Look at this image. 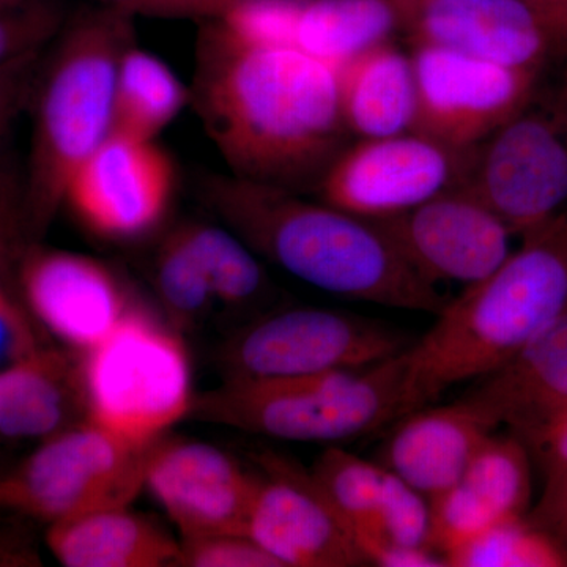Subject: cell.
Returning a JSON list of instances; mask_svg holds the SVG:
<instances>
[{
	"label": "cell",
	"instance_id": "30bf717a",
	"mask_svg": "<svg viewBox=\"0 0 567 567\" xmlns=\"http://www.w3.org/2000/svg\"><path fill=\"white\" fill-rule=\"evenodd\" d=\"M475 151H457L413 132L350 142L315 193L350 215L388 218L464 186Z\"/></svg>",
	"mask_w": 567,
	"mask_h": 567
},
{
	"label": "cell",
	"instance_id": "ac0fdd59",
	"mask_svg": "<svg viewBox=\"0 0 567 567\" xmlns=\"http://www.w3.org/2000/svg\"><path fill=\"white\" fill-rule=\"evenodd\" d=\"M532 456L516 435L488 436L453 487L431 499L432 548L450 551L532 502Z\"/></svg>",
	"mask_w": 567,
	"mask_h": 567
},
{
	"label": "cell",
	"instance_id": "4316f807",
	"mask_svg": "<svg viewBox=\"0 0 567 567\" xmlns=\"http://www.w3.org/2000/svg\"><path fill=\"white\" fill-rule=\"evenodd\" d=\"M183 230L203 262L215 301L249 308L268 297L271 282L262 264L234 230L199 223L185 224Z\"/></svg>",
	"mask_w": 567,
	"mask_h": 567
},
{
	"label": "cell",
	"instance_id": "ab89813d",
	"mask_svg": "<svg viewBox=\"0 0 567 567\" xmlns=\"http://www.w3.org/2000/svg\"><path fill=\"white\" fill-rule=\"evenodd\" d=\"M22 2V0H0V7L11 6V3Z\"/></svg>",
	"mask_w": 567,
	"mask_h": 567
},
{
	"label": "cell",
	"instance_id": "9a60e30c",
	"mask_svg": "<svg viewBox=\"0 0 567 567\" xmlns=\"http://www.w3.org/2000/svg\"><path fill=\"white\" fill-rule=\"evenodd\" d=\"M257 486L259 473L194 440L162 436L145 465L144 487L181 529L182 539L246 535Z\"/></svg>",
	"mask_w": 567,
	"mask_h": 567
},
{
	"label": "cell",
	"instance_id": "d6986e66",
	"mask_svg": "<svg viewBox=\"0 0 567 567\" xmlns=\"http://www.w3.org/2000/svg\"><path fill=\"white\" fill-rule=\"evenodd\" d=\"M464 399L528 446L567 409V312Z\"/></svg>",
	"mask_w": 567,
	"mask_h": 567
},
{
	"label": "cell",
	"instance_id": "f546056e",
	"mask_svg": "<svg viewBox=\"0 0 567 567\" xmlns=\"http://www.w3.org/2000/svg\"><path fill=\"white\" fill-rule=\"evenodd\" d=\"M379 533L383 544L434 550L431 499L390 470H386L383 481Z\"/></svg>",
	"mask_w": 567,
	"mask_h": 567
},
{
	"label": "cell",
	"instance_id": "4fadbf2b",
	"mask_svg": "<svg viewBox=\"0 0 567 567\" xmlns=\"http://www.w3.org/2000/svg\"><path fill=\"white\" fill-rule=\"evenodd\" d=\"M425 281L472 286L494 274L511 254L513 234L466 186L412 210L369 219Z\"/></svg>",
	"mask_w": 567,
	"mask_h": 567
},
{
	"label": "cell",
	"instance_id": "f35d334b",
	"mask_svg": "<svg viewBox=\"0 0 567 567\" xmlns=\"http://www.w3.org/2000/svg\"><path fill=\"white\" fill-rule=\"evenodd\" d=\"M567 50V0H524Z\"/></svg>",
	"mask_w": 567,
	"mask_h": 567
},
{
	"label": "cell",
	"instance_id": "60d3db41",
	"mask_svg": "<svg viewBox=\"0 0 567 567\" xmlns=\"http://www.w3.org/2000/svg\"><path fill=\"white\" fill-rule=\"evenodd\" d=\"M561 84H563V87H565L566 92H567V73H566V76L563 78Z\"/></svg>",
	"mask_w": 567,
	"mask_h": 567
},
{
	"label": "cell",
	"instance_id": "1f68e13d",
	"mask_svg": "<svg viewBox=\"0 0 567 567\" xmlns=\"http://www.w3.org/2000/svg\"><path fill=\"white\" fill-rule=\"evenodd\" d=\"M181 566L282 567L270 551L246 535H212L182 539Z\"/></svg>",
	"mask_w": 567,
	"mask_h": 567
},
{
	"label": "cell",
	"instance_id": "6da1fadb",
	"mask_svg": "<svg viewBox=\"0 0 567 567\" xmlns=\"http://www.w3.org/2000/svg\"><path fill=\"white\" fill-rule=\"evenodd\" d=\"M192 99L234 175L295 193L315 192L352 137L334 66L218 24L200 43Z\"/></svg>",
	"mask_w": 567,
	"mask_h": 567
},
{
	"label": "cell",
	"instance_id": "d4e9b609",
	"mask_svg": "<svg viewBox=\"0 0 567 567\" xmlns=\"http://www.w3.org/2000/svg\"><path fill=\"white\" fill-rule=\"evenodd\" d=\"M192 92L158 55L130 44L118 62L114 132L156 140L181 115Z\"/></svg>",
	"mask_w": 567,
	"mask_h": 567
},
{
	"label": "cell",
	"instance_id": "7402d4cb",
	"mask_svg": "<svg viewBox=\"0 0 567 567\" xmlns=\"http://www.w3.org/2000/svg\"><path fill=\"white\" fill-rule=\"evenodd\" d=\"M347 130L358 140L412 133L416 78L412 54L394 40L377 44L338 70Z\"/></svg>",
	"mask_w": 567,
	"mask_h": 567
},
{
	"label": "cell",
	"instance_id": "5bb4252c",
	"mask_svg": "<svg viewBox=\"0 0 567 567\" xmlns=\"http://www.w3.org/2000/svg\"><path fill=\"white\" fill-rule=\"evenodd\" d=\"M256 462L259 486L246 535L282 567L369 565L311 470L270 451L259 454Z\"/></svg>",
	"mask_w": 567,
	"mask_h": 567
},
{
	"label": "cell",
	"instance_id": "836d02e7",
	"mask_svg": "<svg viewBox=\"0 0 567 567\" xmlns=\"http://www.w3.org/2000/svg\"><path fill=\"white\" fill-rule=\"evenodd\" d=\"M39 349L31 322L0 276V371Z\"/></svg>",
	"mask_w": 567,
	"mask_h": 567
},
{
	"label": "cell",
	"instance_id": "484cf974",
	"mask_svg": "<svg viewBox=\"0 0 567 567\" xmlns=\"http://www.w3.org/2000/svg\"><path fill=\"white\" fill-rule=\"evenodd\" d=\"M385 472L379 462L364 461L336 446L323 451L311 468L312 477L352 533L369 565L385 546L379 533Z\"/></svg>",
	"mask_w": 567,
	"mask_h": 567
},
{
	"label": "cell",
	"instance_id": "4dcf8cb0",
	"mask_svg": "<svg viewBox=\"0 0 567 567\" xmlns=\"http://www.w3.org/2000/svg\"><path fill=\"white\" fill-rule=\"evenodd\" d=\"M61 28V13L51 3L22 0L0 7V65L43 50Z\"/></svg>",
	"mask_w": 567,
	"mask_h": 567
},
{
	"label": "cell",
	"instance_id": "3957f363",
	"mask_svg": "<svg viewBox=\"0 0 567 567\" xmlns=\"http://www.w3.org/2000/svg\"><path fill=\"white\" fill-rule=\"evenodd\" d=\"M565 312L567 215L525 234L517 251L447 300L431 330L405 350L402 416L502 368Z\"/></svg>",
	"mask_w": 567,
	"mask_h": 567
},
{
	"label": "cell",
	"instance_id": "83f0119b",
	"mask_svg": "<svg viewBox=\"0 0 567 567\" xmlns=\"http://www.w3.org/2000/svg\"><path fill=\"white\" fill-rule=\"evenodd\" d=\"M447 567H563L567 558L554 537L525 516L496 522L446 555Z\"/></svg>",
	"mask_w": 567,
	"mask_h": 567
},
{
	"label": "cell",
	"instance_id": "52a82bcc",
	"mask_svg": "<svg viewBox=\"0 0 567 567\" xmlns=\"http://www.w3.org/2000/svg\"><path fill=\"white\" fill-rule=\"evenodd\" d=\"M153 443L128 442L91 421L71 425L0 477V507L52 525L130 506L144 488Z\"/></svg>",
	"mask_w": 567,
	"mask_h": 567
},
{
	"label": "cell",
	"instance_id": "2e32d148",
	"mask_svg": "<svg viewBox=\"0 0 567 567\" xmlns=\"http://www.w3.org/2000/svg\"><path fill=\"white\" fill-rule=\"evenodd\" d=\"M402 35L540 73L567 59L561 41L524 0H410Z\"/></svg>",
	"mask_w": 567,
	"mask_h": 567
},
{
	"label": "cell",
	"instance_id": "b9f144b4",
	"mask_svg": "<svg viewBox=\"0 0 567 567\" xmlns=\"http://www.w3.org/2000/svg\"><path fill=\"white\" fill-rule=\"evenodd\" d=\"M224 2H226V6H229V3L233 2V0H224Z\"/></svg>",
	"mask_w": 567,
	"mask_h": 567
},
{
	"label": "cell",
	"instance_id": "d6a6232c",
	"mask_svg": "<svg viewBox=\"0 0 567 567\" xmlns=\"http://www.w3.org/2000/svg\"><path fill=\"white\" fill-rule=\"evenodd\" d=\"M43 50L28 52L0 65V144L35 91Z\"/></svg>",
	"mask_w": 567,
	"mask_h": 567
},
{
	"label": "cell",
	"instance_id": "e575fe53",
	"mask_svg": "<svg viewBox=\"0 0 567 567\" xmlns=\"http://www.w3.org/2000/svg\"><path fill=\"white\" fill-rule=\"evenodd\" d=\"M527 516L536 527L554 537L567 558V470L546 481L539 503Z\"/></svg>",
	"mask_w": 567,
	"mask_h": 567
},
{
	"label": "cell",
	"instance_id": "ffe728a7",
	"mask_svg": "<svg viewBox=\"0 0 567 567\" xmlns=\"http://www.w3.org/2000/svg\"><path fill=\"white\" fill-rule=\"evenodd\" d=\"M379 464L427 499L454 486L496 425L472 402L425 405L395 421Z\"/></svg>",
	"mask_w": 567,
	"mask_h": 567
},
{
	"label": "cell",
	"instance_id": "277c9868",
	"mask_svg": "<svg viewBox=\"0 0 567 567\" xmlns=\"http://www.w3.org/2000/svg\"><path fill=\"white\" fill-rule=\"evenodd\" d=\"M132 43L128 11L111 7L74 21L40 66L24 193L29 233L50 224L78 167L114 132L118 62Z\"/></svg>",
	"mask_w": 567,
	"mask_h": 567
},
{
	"label": "cell",
	"instance_id": "44dd1931",
	"mask_svg": "<svg viewBox=\"0 0 567 567\" xmlns=\"http://www.w3.org/2000/svg\"><path fill=\"white\" fill-rule=\"evenodd\" d=\"M87 421L80 364L39 349L0 371V436L50 439Z\"/></svg>",
	"mask_w": 567,
	"mask_h": 567
},
{
	"label": "cell",
	"instance_id": "e0dca14e",
	"mask_svg": "<svg viewBox=\"0 0 567 567\" xmlns=\"http://www.w3.org/2000/svg\"><path fill=\"white\" fill-rule=\"evenodd\" d=\"M18 275L32 315L82 353L100 344L130 309L117 276L84 254L32 248L22 254Z\"/></svg>",
	"mask_w": 567,
	"mask_h": 567
},
{
	"label": "cell",
	"instance_id": "7a4b0ae2",
	"mask_svg": "<svg viewBox=\"0 0 567 567\" xmlns=\"http://www.w3.org/2000/svg\"><path fill=\"white\" fill-rule=\"evenodd\" d=\"M204 193L257 256L323 292L434 316L447 303L369 219L237 175L208 178Z\"/></svg>",
	"mask_w": 567,
	"mask_h": 567
},
{
	"label": "cell",
	"instance_id": "f1b7e54d",
	"mask_svg": "<svg viewBox=\"0 0 567 567\" xmlns=\"http://www.w3.org/2000/svg\"><path fill=\"white\" fill-rule=\"evenodd\" d=\"M156 289L175 327L188 328L210 308V282L183 226L164 238L155 264Z\"/></svg>",
	"mask_w": 567,
	"mask_h": 567
},
{
	"label": "cell",
	"instance_id": "9c48e42d",
	"mask_svg": "<svg viewBox=\"0 0 567 567\" xmlns=\"http://www.w3.org/2000/svg\"><path fill=\"white\" fill-rule=\"evenodd\" d=\"M390 324L330 308L268 312L241 327L221 350L226 379H275L354 371L409 349Z\"/></svg>",
	"mask_w": 567,
	"mask_h": 567
},
{
	"label": "cell",
	"instance_id": "603a6c76",
	"mask_svg": "<svg viewBox=\"0 0 567 567\" xmlns=\"http://www.w3.org/2000/svg\"><path fill=\"white\" fill-rule=\"evenodd\" d=\"M48 546L66 567L181 566V543L128 506L52 524Z\"/></svg>",
	"mask_w": 567,
	"mask_h": 567
},
{
	"label": "cell",
	"instance_id": "7c38bea8",
	"mask_svg": "<svg viewBox=\"0 0 567 567\" xmlns=\"http://www.w3.org/2000/svg\"><path fill=\"white\" fill-rule=\"evenodd\" d=\"M177 182L173 156L156 140L112 132L78 167L63 204L95 237L140 240L162 226Z\"/></svg>",
	"mask_w": 567,
	"mask_h": 567
},
{
	"label": "cell",
	"instance_id": "8fae6325",
	"mask_svg": "<svg viewBox=\"0 0 567 567\" xmlns=\"http://www.w3.org/2000/svg\"><path fill=\"white\" fill-rule=\"evenodd\" d=\"M416 78L413 133L475 151L539 91L540 71L514 69L462 52L412 44Z\"/></svg>",
	"mask_w": 567,
	"mask_h": 567
},
{
	"label": "cell",
	"instance_id": "ba28073f",
	"mask_svg": "<svg viewBox=\"0 0 567 567\" xmlns=\"http://www.w3.org/2000/svg\"><path fill=\"white\" fill-rule=\"evenodd\" d=\"M466 188L524 237L567 215V92L533 96L473 156Z\"/></svg>",
	"mask_w": 567,
	"mask_h": 567
},
{
	"label": "cell",
	"instance_id": "d590c367",
	"mask_svg": "<svg viewBox=\"0 0 567 567\" xmlns=\"http://www.w3.org/2000/svg\"><path fill=\"white\" fill-rule=\"evenodd\" d=\"M532 461L544 473V480H554L567 470V409L543 434L527 446Z\"/></svg>",
	"mask_w": 567,
	"mask_h": 567
},
{
	"label": "cell",
	"instance_id": "cb8c5ba5",
	"mask_svg": "<svg viewBox=\"0 0 567 567\" xmlns=\"http://www.w3.org/2000/svg\"><path fill=\"white\" fill-rule=\"evenodd\" d=\"M410 0H290L287 48L341 69L404 32Z\"/></svg>",
	"mask_w": 567,
	"mask_h": 567
},
{
	"label": "cell",
	"instance_id": "8d00e7d4",
	"mask_svg": "<svg viewBox=\"0 0 567 567\" xmlns=\"http://www.w3.org/2000/svg\"><path fill=\"white\" fill-rule=\"evenodd\" d=\"M9 188L0 175V276L6 278L14 262H20L21 224H25L10 203Z\"/></svg>",
	"mask_w": 567,
	"mask_h": 567
},
{
	"label": "cell",
	"instance_id": "5b68a950",
	"mask_svg": "<svg viewBox=\"0 0 567 567\" xmlns=\"http://www.w3.org/2000/svg\"><path fill=\"white\" fill-rule=\"evenodd\" d=\"M405 350L354 371L226 379L194 395L188 417L286 442L360 439L402 416Z\"/></svg>",
	"mask_w": 567,
	"mask_h": 567
},
{
	"label": "cell",
	"instance_id": "74e56055",
	"mask_svg": "<svg viewBox=\"0 0 567 567\" xmlns=\"http://www.w3.org/2000/svg\"><path fill=\"white\" fill-rule=\"evenodd\" d=\"M112 9L148 11V13H219L226 7L224 0H103Z\"/></svg>",
	"mask_w": 567,
	"mask_h": 567
},
{
	"label": "cell",
	"instance_id": "8992f818",
	"mask_svg": "<svg viewBox=\"0 0 567 567\" xmlns=\"http://www.w3.org/2000/svg\"><path fill=\"white\" fill-rule=\"evenodd\" d=\"M78 364L87 421L111 434L151 445L189 415L196 394L186 347L145 309L130 306Z\"/></svg>",
	"mask_w": 567,
	"mask_h": 567
}]
</instances>
